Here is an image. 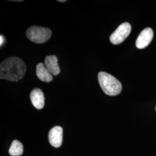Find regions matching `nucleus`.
I'll return each instance as SVG.
<instances>
[{
	"label": "nucleus",
	"mask_w": 156,
	"mask_h": 156,
	"mask_svg": "<svg viewBox=\"0 0 156 156\" xmlns=\"http://www.w3.org/2000/svg\"><path fill=\"white\" fill-rule=\"evenodd\" d=\"M4 42H5V38H4V37L3 35H1L0 36V45L2 46V45H3Z\"/></svg>",
	"instance_id": "9b49d317"
},
{
	"label": "nucleus",
	"mask_w": 156,
	"mask_h": 156,
	"mask_svg": "<svg viewBox=\"0 0 156 156\" xmlns=\"http://www.w3.org/2000/svg\"><path fill=\"white\" fill-rule=\"evenodd\" d=\"M30 100L33 106L37 109H42L45 105V97L40 89H34L30 94Z\"/></svg>",
	"instance_id": "0eeeda50"
},
{
	"label": "nucleus",
	"mask_w": 156,
	"mask_h": 156,
	"mask_svg": "<svg viewBox=\"0 0 156 156\" xmlns=\"http://www.w3.org/2000/svg\"><path fill=\"white\" fill-rule=\"evenodd\" d=\"M49 140L50 144L55 147H59L62 143L63 130L60 126L51 128L49 133Z\"/></svg>",
	"instance_id": "423d86ee"
},
{
	"label": "nucleus",
	"mask_w": 156,
	"mask_h": 156,
	"mask_svg": "<svg viewBox=\"0 0 156 156\" xmlns=\"http://www.w3.org/2000/svg\"><path fill=\"white\" fill-rule=\"evenodd\" d=\"M23 153L22 144L18 140H14L12 143L9 150V153L12 156H21Z\"/></svg>",
	"instance_id": "9d476101"
},
{
	"label": "nucleus",
	"mask_w": 156,
	"mask_h": 156,
	"mask_svg": "<svg viewBox=\"0 0 156 156\" xmlns=\"http://www.w3.org/2000/svg\"><path fill=\"white\" fill-rule=\"evenodd\" d=\"M153 38V31L151 28L144 29L136 41V46L138 49H144L150 44Z\"/></svg>",
	"instance_id": "39448f33"
},
{
	"label": "nucleus",
	"mask_w": 156,
	"mask_h": 156,
	"mask_svg": "<svg viewBox=\"0 0 156 156\" xmlns=\"http://www.w3.org/2000/svg\"><path fill=\"white\" fill-rule=\"evenodd\" d=\"M44 64L53 76H56L60 73V69L58 64V59L56 56H47L45 58Z\"/></svg>",
	"instance_id": "1a4fd4ad"
},
{
	"label": "nucleus",
	"mask_w": 156,
	"mask_h": 156,
	"mask_svg": "<svg viewBox=\"0 0 156 156\" xmlns=\"http://www.w3.org/2000/svg\"><path fill=\"white\" fill-rule=\"evenodd\" d=\"M58 2H66V0H62V1H61V0H58Z\"/></svg>",
	"instance_id": "f8f14e48"
},
{
	"label": "nucleus",
	"mask_w": 156,
	"mask_h": 156,
	"mask_svg": "<svg viewBox=\"0 0 156 156\" xmlns=\"http://www.w3.org/2000/svg\"></svg>",
	"instance_id": "ddd939ff"
},
{
	"label": "nucleus",
	"mask_w": 156,
	"mask_h": 156,
	"mask_svg": "<svg viewBox=\"0 0 156 156\" xmlns=\"http://www.w3.org/2000/svg\"><path fill=\"white\" fill-rule=\"evenodd\" d=\"M26 72L24 62L19 57H11L4 60L0 65V78L12 82L22 79Z\"/></svg>",
	"instance_id": "f257e3e1"
},
{
	"label": "nucleus",
	"mask_w": 156,
	"mask_h": 156,
	"mask_svg": "<svg viewBox=\"0 0 156 156\" xmlns=\"http://www.w3.org/2000/svg\"><path fill=\"white\" fill-rule=\"evenodd\" d=\"M98 79L101 89L106 95L115 96L121 93L122 84L111 75L105 72H100L98 73Z\"/></svg>",
	"instance_id": "f03ea898"
},
{
	"label": "nucleus",
	"mask_w": 156,
	"mask_h": 156,
	"mask_svg": "<svg viewBox=\"0 0 156 156\" xmlns=\"http://www.w3.org/2000/svg\"><path fill=\"white\" fill-rule=\"evenodd\" d=\"M131 26L128 23L120 24L110 37V41L113 45H119L122 43L129 35Z\"/></svg>",
	"instance_id": "20e7f679"
},
{
	"label": "nucleus",
	"mask_w": 156,
	"mask_h": 156,
	"mask_svg": "<svg viewBox=\"0 0 156 156\" xmlns=\"http://www.w3.org/2000/svg\"><path fill=\"white\" fill-rule=\"evenodd\" d=\"M36 74L39 79L44 82H50L53 80V75L50 73L44 63H39L37 66Z\"/></svg>",
	"instance_id": "6e6552de"
},
{
	"label": "nucleus",
	"mask_w": 156,
	"mask_h": 156,
	"mask_svg": "<svg viewBox=\"0 0 156 156\" xmlns=\"http://www.w3.org/2000/svg\"><path fill=\"white\" fill-rule=\"evenodd\" d=\"M51 31L49 28L32 26L26 31V36L31 41L36 44H43L50 39Z\"/></svg>",
	"instance_id": "7ed1b4c3"
}]
</instances>
